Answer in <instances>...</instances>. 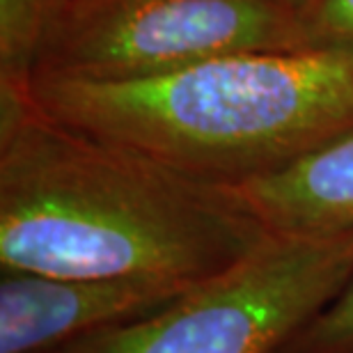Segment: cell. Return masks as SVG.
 <instances>
[{"label": "cell", "mask_w": 353, "mask_h": 353, "mask_svg": "<svg viewBox=\"0 0 353 353\" xmlns=\"http://www.w3.org/2000/svg\"><path fill=\"white\" fill-rule=\"evenodd\" d=\"M353 273V232L271 234L170 305L58 353H278Z\"/></svg>", "instance_id": "obj_4"}, {"label": "cell", "mask_w": 353, "mask_h": 353, "mask_svg": "<svg viewBox=\"0 0 353 353\" xmlns=\"http://www.w3.org/2000/svg\"><path fill=\"white\" fill-rule=\"evenodd\" d=\"M278 353H353V273Z\"/></svg>", "instance_id": "obj_8"}, {"label": "cell", "mask_w": 353, "mask_h": 353, "mask_svg": "<svg viewBox=\"0 0 353 353\" xmlns=\"http://www.w3.org/2000/svg\"><path fill=\"white\" fill-rule=\"evenodd\" d=\"M46 115L197 179L236 186L353 129V55H228L136 81L34 76Z\"/></svg>", "instance_id": "obj_2"}, {"label": "cell", "mask_w": 353, "mask_h": 353, "mask_svg": "<svg viewBox=\"0 0 353 353\" xmlns=\"http://www.w3.org/2000/svg\"><path fill=\"white\" fill-rule=\"evenodd\" d=\"M278 3L287 5L289 10H294V12L303 14V17H307V14L312 12V7H314L316 3H319V0H278Z\"/></svg>", "instance_id": "obj_10"}, {"label": "cell", "mask_w": 353, "mask_h": 353, "mask_svg": "<svg viewBox=\"0 0 353 353\" xmlns=\"http://www.w3.org/2000/svg\"><path fill=\"white\" fill-rule=\"evenodd\" d=\"M312 48L305 17L278 0H53L34 76L136 81Z\"/></svg>", "instance_id": "obj_3"}, {"label": "cell", "mask_w": 353, "mask_h": 353, "mask_svg": "<svg viewBox=\"0 0 353 353\" xmlns=\"http://www.w3.org/2000/svg\"><path fill=\"white\" fill-rule=\"evenodd\" d=\"M193 285L0 273V353H58L170 305Z\"/></svg>", "instance_id": "obj_5"}, {"label": "cell", "mask_w": 353, "mask_h": 353, "mask_svg": "<svg viewBox=\"0 0 353 353\" xmlns=\"http://www.w3.org/2000/svg\"><path fill=\"white\" fill-rule=\"evenodd\" d=\"M53 0H0V85L30 88Z\"/></svg>", "instance_id": "obj_7"}, {"label": "cell", "mask_w": 353, "mask_h": 353, "mask_svg": "<svg viewBox=\"0 0 353 353\" xmlns=\"http://www.w3.org/2000/svg\"><path fill=\"white\" fill-rule=\"evenodd\" d=\"M305 21L319 48L353 55V0H319Z\"/></svg>", "instance_id": "obj_9"}, {"label": "cell", "mask_w": 353, "mask_h": 353, "mask_svg": "<svg viewBox=\"0 0 353 353\" xmlns=\"http://www.w3.org/2000/svg\"><path fill=\"white\" fill-rule=\"evenodd\" d=\"M232 188L273 234L353 232V129L280 170Z\"/></svg>", "instance_id": "obj_6"}, {"label": "cell", "mask_w": 353, "mask_h": 353, "mask_svg": "<svg viewBox=\"0 0 353 353\" xmlns=\"http://www.w3.org/2000/svg\"><path fill=\"white\" fill-rule=\"evenodd\" d=\"M273 232L211 183L46 115L0 85V268L197 285Z\"/></svg>", "instance_id": "obj_1"}]
</instances>
